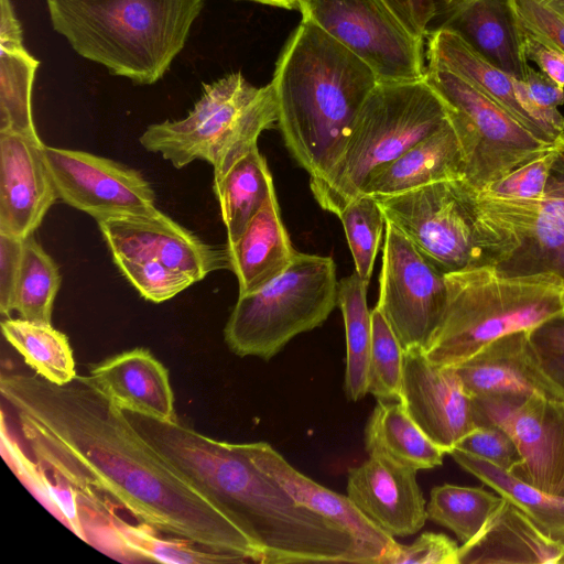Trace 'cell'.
<instances>
[{"label": "cell", "instance_id": "4dcf8cb0", "mask_svg": "<svg viewBox=\"0 0 564 564\" xmlns=\"http://www.w3.org/2000/svg\"><path fill=\"white\" fill-rule=\"evenodd\" d=\"M367 286L356 272L338 281V306L344 317L347 352L344 390L350 401H358L368 393L372 325Z\"/></svg>", "mask_w": 564, "mask_h": 564}, {"label": "cell", "instance_id": "3957f363", "mask_svg": "<svg viewBox=\"0 0 564 564\" xmlns=\"http://www.w3.org/2000/svg\"><path fill=\"white\" fill-rule=\"evenodd\" d=\"M378 83L361 59L302 19L276 62L271 85L284 145L310 180L333 166Z\"/></svg>", "mask_w": 564, "mask_h": 564}, {"label": "cell", "instance_id": "83f0119b", "mask_svg": "<svg viewBox=\"0 0 564 564\" xmlns=\"http://www.w3.org/2000/svg\"><path fill=\"white\" fill-rule=\"evenodd\" d=\"M365 448L369 456H383L416 471L441 466L446 454L414 422L402 401L377 400L365 427Z\"/></svg>", "mask_w": 564, "mask_h": 564}, {"label": "cell", "instance_id": "ee69618b", "mask_svg": "<svg viewBox=\"0 0 564 564\" xmlns=\"http://www.w3.org/2000/svg\"><path fill=\"white\" fill-rule=\"evenodd\" d=\"M459 564V546L444 533L424 532L411 544L401 545L387 564Z\"/></svg>", "mask_w": 564, "mask_h": 564}, {"label": "cell", "instance_id": "6da1fadb", "mask_svg": "<svg viewBox=\"0 0 564 564\" xmlns=\"http://www.w3.org/2000/svg\"><path fill=\"white\" fill-rule=\"evenodd\" d=\"M2 399L30 456L78 496L108 502L156 531L260 563L249 538L181 474L88 376L64 384L2 372Z\"/></svg>", "mask_w": 564, "mask_h": 564}, {"label": "cell", "instance_id": "7bdbcfd3", "mask_svg": "<svg viewBox=\"0 0 564 564\" xmlns=\"http://www.w3.org/2000/svg\"><path fill=\"white\" fill-rule=\"evenodd\" d=\"M455 448L484 458L508 471H511L521 459L511 435L497 425L476 427L463 437Z\"/></svg>", "mask_w": 564, "mask_h": 564}, {"label": "cell", "instance_id": "d590c367", "mask_svg": "<svg viewBox=\"0 0 564 564\" xmlns=\"http://www.w3.org/2000/svg\"><path fill=\"white\" fill-rule=\"evenodd\" d=\"M62 282L59 268L34 235L24 239L14 311L19 317L52 324L54 301Z\"/></svg>", "mask_w": 564, "mask_h": 564}, {"label": "cell", "instance_id": "e0dca14e", "mask_svg": "<svg viewBox=\"0 0 564 564\" xmlns=\"http://www.w3.org/2000/svg\"><path fill=\"white\" fill-rule=\"evenodd\" d=\"M42 140L0 132V234L25 239L42 224L58 194Z\"/></svg>", "mask_w": 564, "mask_h": 564}, {"label": "cell", "instance_id": "d4e9b609", "mask_svg": "<svg viewBox=\"0 0 564 564\" xmlns=\"http://www.w3.org/2000/svg\"><path fill=\"white\" fill-rule=\"evenodd\" d=\"M464 177V154L458 137L447 119L398 159L375 170L361 194L392 196L432 183Z\"/></svg>", "mask_w": 564, "mask_h": 564}, {"label": "cell", "instance_id": "8fae6325", "mask_svg": "<svg viewBox=\"0 0 564 564\" xmlns=\"http://www.w3.org/2000/svg\"><path fill=\"white\" fill-rule=\"evenodd\" d=\"M299 10L302 19L317 24L369 66L379 83L425 77L424 41L380 0H302Z\"/></svg>", "mask_w": 564, "mask_h": 564}, {"label": "cell", "instance_id": "5bb4252c", "mask_svg": "<svg viewBox=\"0 0 564 564\" xmlns=\"http://www.w3.org/2000/svg\"><path fill=\"white\" fill-rule=\"evenodd\" d=\"M58 198L98 220L156 210L155 193L137 170L80 150L44 145Z\"/></svg>", "mask_w": 564, "mask_h": 564}, {"label": "cell", "instance_id": "484cf974", "mask_svg": "<svg viewBox=\"0 0 564 564\" xmlns=\"http://www.w3.org/2000/svg\"><path fill=\"white\" fill-rule=\"evenodd\" d=\"M230 269L239 294L251 293L281 274L294 260V249L282 221L275 189L235 243H227Z\"/></svg>", "mask_w": 564, "mask_h": 564}, {"label": "cell", "instance_id": "cb8c5ba5", "mask_svg": "<svg viewBox=\"0 0 564 564\" xmlns=\"http://www.w3.org/2000/svg\"><path fill=\"white\" fill-rule=\"evenodd\" d=\"M440 14L444 19L436 28L457 32L498 67L525 79L530 64L508 0H455Z\"/></svg>", "mask_w": 564, "mask_h": 564}, {"label": "cell", "instance_id": "8992f818", "mask_svg": "<svg viewBox=\"0 0 564 564\" xmlns=\"http://www.w3.org/2000/svg\"><path fill=\"white\" fill-rule=\"evenodd\" d=\"M448 119L447 108L425 77L378 83L364 102L337 160L321 178L310 180L317 204L339 216L369 176L402 155Z\"/></svg>", "mask_w": 564, "mask_h": 564}, {"label": "cell", "instance_id": "7a4b0ae2", "mask_svg": "<svg viewBox=\"0 0 564 564\" xmlns=\"http://www.w3.org/2000/svg\"><path fill=\"white\" fill-rule=\"evenodd\" d=\"M134 427L257 546L262 564H376L349 532L295 500L253 462L247 443L215 440L176 415L126 412Z\"/></svg>", "mask_w": 564, "mask_h": 564}, {"label": "cell", "instance_id": "9a60e30c", "mask_svg": "<svg viewBox=\"0 0 564 564\" xmlns=\"http://www.w3.org/2000/svg\"><path fill=\"white\" fill-rule=\"evenodd\" d=\"M113 257L151 259L191 275L195 282L210 272L230 269L227 245H210L171 217L152 213L98 220Z\"/></svg>", "mask_w": 564, "mask_h": 564}, {"label": "cell", "instance_id": "1f68e13d", "mask_svg": "<svg viewBox=\"0 0 564 564\" xmlns=\"http://www.w3.org/2000/svg\"><path fill=\"white\" fill-rule=\"evenodd\" d=\"M1 329L7 341L39 376L56 384L77 376L68 338L52 324L8 317L2 319Z\"/></svg>", "mask_w": 564, "mask_h": 564}, {"label": "cell", "instance_id": "603a6c76", "mask_svg": "<svg viewBox=\"0 0 564 564\" xmlns=\"http://www.w3.org/2000/svg\"><path fill=\"white\" fill-rule=\"evenodd\" d=\"M564 562V541L544 534L503 498L478 534L459 546V564H555Z\"/></svg>", "mask_w": 564, "mask_h": 564}, {"label": "cell", "instance_id": "7c38bea8", "mask_svg": "<svg viewBox=\"0 0 564 564\" xmlns=\"http://www.w3.org/2000/svg\"><path fill=\"white\" fill-rule=\"evenodd\" d=\"M447 305L445 273L386 221L377 306L404 350L426 351Z\"/></svg>", "mask_w": 564, "mask_h": 564}, {"label": "cell", "instance_id": "b9f144b4", "mask_svg": "<svg viewBox=\"0 0 564 564\" xmlns=\"http://www.w3.org/2000/svg\"><path fill=\"white\" fill-rule=\"evenodd\" d=\"M521 34L564 54V18L535 0H508Z\"/></svg>", "mask_w": 564, "mask_h": 564}, {"label": "cell", "instance_id": "2e32d148", "mask_svg": "<svg viewBox=\"0 0 564 564\" xmlns=\"http://www.w3.org/2000/svg\"><path fill=\"white\" fill-rule=\"evenodd\" d=\"M401 401L414 422L446 454L477 427L473 398L454 366L432 362L424 350H404Z\"/></svg>", "mask_w": 564, "mask_h": 564}, {"label": "cell", "instance_id": "8d00e7d4", "mask_svg": "<svg viewBox=\"0 0 564 564\" xmlns=\"http://www.w3.org/2000/svg\"><path fill=\"white\" fill-rule=\"evenodd\" d=\"M371 325L368 393L377 400L401 401L404 349L378 307L371 311Z\"/></svg>", "mask_w": 564, "mask_h": 564}, {"label": "cell", "instance_id": "5b68a950", "mask_svg": "<svg viewBox=\"0 0 564 564\" xmlns=\"http://www.w3.org/2000/svg\"><path fill=\"white\" fill-rule=\"evenodd\" d=\"M445 282L446 311L425 351L440 366H455L497 338L563 311V283L549 273L510 276L484 265L445 273Z\"/></svg>", "mask_w": 564, "mask_h": 564}, {"label": "cell", "instance_id": "f546056e", "mask_svg": "<svg viewBox=\"0 0 564 564\" xmlns=\"http://www.w3.org/2000/svg\"><path fill=\"white\" fill-rule=\"evenodd\" d=\"M454 460L520 509L544 534L564 541V497L547 494L497 465L454 448Z\"/></svg>", "mask_w": 564, "mask_h": 564}, {"label": "cell", "instance_id": "f35d334b", "mask_svg": "<svg viewBox=\"0 0 564 564\" xmlns=\"http://www.w3.org/2000/svg\"><path fill=\"white\" fill-rule=\"evenodd\" d=\"M112 260L140 295L154 303L167 301L196 283L187 273L156 260L120 257Z\"/></svg>", "mask_w": 564, "mask_h": 564}, {"label": "cell", "instance_id": "816d5d0a", "mask_svg": "<svg viewBox=\"0 0 564 564\" xmlns=\"http://www.w3.org/2000/svg\"><path fill=\"white\" fill-rule=\"evenodd\" d=\"M561 301H562V306H563V310H564V288H563V291H562V294H561Z\"/></svg>", "mask_w": 564, "mask_h": 564}, {"label": "cell", "instance_id": "52a82bcc", "mask_svg": "<svg viewBox=\"0 0 564 564\" xmlns=\"http://www.w3.org/2000/svg\"><path fill=\"white\" fill-rule=\"evenodd\" d=\"M276 121L271 83L258 87L241 73H231L205 84L185 118L152 123L139 141L147 151L161 154L175 169L202 160L214 167V177H218L257 147L260 134Z\"/></svg>", "mask_w": 564, "mask_h": 564}, {"label": "cell", "instance_id": "681fc988", "mask_svg": "<svg viewBox=\"0 0 564 564\" xmlns=\"http://www.w3.org/2000/svg\"><path fill=\"white\" fill-rule=\"evenodd\" d=\"M538 3L553 10L564 18V0H535Z\"/></svg>", "mask_w": 564, "mask_h": 564}, {"label": "cell", "instance_id": "ba28073f", "mask_svg": "<svg viewBox=\"0 0 564 564\" xmlns=\"http://www.w3.org/2000/svg\"><path fill=\"white\" fill-rule=\"evenodd\" d=\"M336 305L338 280L333 258L297 251L276 278L238 295L224 339L239 357L270 360L292 338L323 325Z\"/></svg>", "mask_w": 564, "mask_h": 564}, {"label": "cell", "instance_id": "60d3db41", "mask_svg": "<svg viewBox=\"0 0 564 564\" xmlns=\"http://www.w3.org/2000/svg\"><path fill=\"white\" fill-rule=\"evenodd\" d=\"M545 376L564 392V310L528 330Z\"/></svg>", "mask_w": 564, "mask_h": 564}, {"label": "cell", "instance_id": "f907efd6", "mask_svg": "<svg viewBox=\"0 0 564 564\" xmlns=\"http://www.w3.org/2000/svg\"><path fill=\"white\" fill-rule=\"evenodd\" d=\"M555 495L564 497V479L561 481Z\"/></svg>", "mask_w": 564, "mask_h": 564}, {"label": "cell", "instance_id": "e575fe53", "mask_svg": "<svg viewBox=\"0 0 564 564\" xmlns=\"http://www.w3.org/2000/svg\"><path fill=\"white\" fill-rule=\"evenodd\" d=\"M1 425L2 453L7 463L43 506L85 541L77 492L58 476L30 458L6 432L3 422Z\"/></svg>", "mask_w": 564, "mask_h": 564}, {"label": "cell", "instance_id": "277c9868", "mask_svg": "<svg viewBox=\"0 0 564 564\" xmlns=\"http://www.w3.org/2000/svg\"><path fill=\"white\" fill-rule=\"evenodd\" d=\"M73 50L140 85L163 77L184 48L204 0H46Z\"/></svg>", "mask_w": 564, "mask_h": 564}, {"label": "cell", "instance_id": "7dc6e473", "mask_svg": "<svg viewBox=\"0 0 564 564\" xmlns=\"http://www.w3.org/2000/svg\"><path fill=\"white\" fill-rule=\"evenodd\" d=\"M522 36L524 55L528 62H534L541 73L557 86L564 88V54L532 36L524 34Z\"/></svg>", "mask_w": 564, "mask_h": 564}, {"label": "cell", "instance_id": "74e56055", "mask_svg": "<svg viewBox=\"0 0 564 564\" xmlns=\"http://www.w3.org/2000/svg\"><path fill=\"white\" fill-rule=\"evenodd\" d=\"M338 217L354 258L356 273L368 284L386 227L384 215L373 196L361 194Z\"/></svg>", "mask_w": 564, "mask_h": 564}, {"label": "cell", "instance_id": "ac0fdd59", "mask_svg": "<svg viewBox=\"0 0 564 564\" xmlns=\"http://www.w3.org/2000/svg\"><path fill=\"white\" fill-rule=\"evenodd\" d=\"M416 473L383 456L370 455L349 470L347 496L387 534L412 535L427 520L426 500Z\"/></svg>", "mask_w": 564, "mask_h": 564}, {"label": "cell", "instance_id": "f6af8a7d", "mask_svg": "<svg viewBox=\"0 0 564 564\" xmlns=\"http://www.w3.org/2000/svg\"><path fill=\"white\" fill-rule=\"evenodd\" d=\"M455 0H380L415 37L425 40L432 21Z\"/></svg>", "mask_w": 564, "mask_h": 564}, {"label": "cell", "instance_id": "c3c4849f", "mask_svg": "<svg viewBox=\"0 0 564 564\" xmlns=\"http://www.w3.org/2000/svg\"><path fill=\"white\" fill-rule=\"evenodd\" d=\"M256 2H260L268 6H274L285 9H299V0H251Z\"/></svg>", "mask_w": 564, "mask_h": 564}, {"label": "cell", "instance_id": "9c48e42d", "mask_svg": "<svg viewBox=\"0 0 564 564\" xmlns=\"http://www.w3.org/2000/svg\"><path fill=\"white\" fill-rule=\"evenodd\" d=\"M375 198L386 221L442 272L498 263V243L480 214L477 189L464 178Z\"/></svg>", "mask_w": 564, "mask_h": 564}, {"label": "cell", "instance_id": "d6986e66", "mask_svg": "<svg viewBox=\"0 0 564 564\" xmlns=\"http://www.w3.org/2000/svg\"><path fill=\"white\" fill-rule=\"evenodd\" d=\"M454 368L471 398L539 395L564 402V392L543 372L528 330L497 338Z\"/></svg>", "mask_w": 564, "mask_h": 564}, {"label": "cell", "instance_id": "4fadbf2b", "mask_svg": "<svg viewBox=\"0 0 564 564\" xmlns=\"http://www.w3.org/2000/svg\"><path fill=\"white\" fill-rule=\"evenodd\" d=\"M476 426L497 425L513 438L517 478L555 495L564 479V402L539 395L473 398Z\"/></svg>", "mask_w": 564, "mask_h": 564}, {"label": "cell", "instance_id": "ab89813d", "mask_svg": "<svg viewBox=\"0 0 564 564\" xmlns=\"http://www.w3.org/2000/svg\"><path fill=\"white\" fill-rule=\"evenodd\" d=\"M553 158L551 143L481 192L506 199L539 200L543 196Z\"/></svg>", "mask_w": 564, "mask_h": 564}, {"label": "cell", "instance_id": "44dd1931", "mask_svg": "<svg viewBox=\"0 0 564 564\" xmlns=\"http://www.w3.org/2000/svg\"><path fill=\"white\" fill-rule=\"evenodd\" d=\"M94 386L124 412L167 421L175 416L167 369L148 349L133 348L91 367Z\"/></svg>", "mask_w": 564, "mask_h": 564}, {"label": "cell", "instance_id": "ffe728a7", "mask_svg": "<svg viewBox=\"0 0 564 564\" xmlns=\"http://www.w3.org/2000/svg\"><path fill=\"white\" fill-rule=\"evenodd\" d=\"M253 462L295 500L354 535L376 558L387 564L399 543L371 522L348 496L337 494L293 467L267 442L247 443Z\"/></svg>", "mask_w": 564, "mask_h": 564}, {"label": "cell", "instance_id": "f1b7e54d", "mask_svg": "<svg viewBox=\"0 0 564 564\" xmlns=\"http://www.w3.org/2000/svg\"><path fill=\"white\" fill-rule=\"evenodd\" d=\"M272 191V175L258 145L241 155L224 175L214 177L227 243H235L241 237Z\"/></svg>", "mask_w": 564, "mask_h": 564}, {"label": "cell", "instance_id": "f5cc1de1", "mask_svg": "<svg viewBox=\"0 0 564 564\" xmlns=\"http://www.w3.org/2000/svg\"><path fill=\"white\" fill-rule=\"evenodd\" d=\"M301 1H302V0H299V4H300V2H301Z\"/></svg>", "mask_w": 564, "mask_h": 564}, {"label": "cell", "instance_id": "836d02e7", "mask_svg": "<svg viewBox=\"0 0 564 564\" xmlns=\"http://www.w3.org/2000/svg\"><path fill=\"white\" fill-rule=\"evenodd\" d=\"M503 498L482 487L444 484L432 488L427 519L451 530L462 543L473 540Z\"/></svg>", "mask_w": 564, "mask_h": 564}, {"label": "cell", "instance_id": "bcb514c9", "mask_svg": "<svg viewBox=\"0 0 564 564\" xmlns=\"http://www.w3.org/2000/svg\"><path fill=\"white\" fill-rule=\"evenodd\" d=\"M24 239L0 234V313L4 318L14 311Z\"/></svg>", "mask_w": 564, "mask_h": 564}, {"label": "cell", "instance_id": "4316f807", "mask_svg": "<svg viewBox=\"0 0 564 564\" xmlns=\"http://www.w3.org/2000/svg\"><path fill=\"white\" fill-rule=\"evenodd\" d=\"M425 39H427V67L445 69L460 76L509 112L538 139L545 143H553L519 104L514 88L517 77L490 62L451 29H433Z\"/></svg>", "mask_w": 564, "mask_h": 564}, {"label": "cell", "instance_id": "7402d4cb", "mask_svg": "<svg viewBox=\"0 0 564 564\" xmlns=\"http://www.w3.org/2000/svg\"><path fill=\"white\" fill-rule=\"evenodd\" d=\"M554 158L533 220L516 249L495 268L505 275L549 273L564 286V133L554 142Z\"/></svg>", "mask_w": 564, "mask_h": 564}, {"label": "cell", "instance_id": "d6a6232c", "mask_svg": "<svg viewBox=\"0 0 564 564\" xmlns=\"http://www.w3.org/2000/svg\"><path fill=\"white\" fill-rule=\"evenodd\" d=\"M39 61L23 46L0 47V132L41 140L32 115V86Z\"/></svg>", "mask_w": 564, "mask_h": 564}, {"label": "cell", "instance_id": "30bf717a", "mask_svg": "<svg viewBox=\"0 0 564 564\" xmlns=\"http://www.w3.org/2000/svg\"><path fill=\"white\" fill-rule=\"evenodd\" d=\"M425 79L446 105L464 154V180L476 189L482 191L551 144L460 76L426 67Z\"/></svg>", "mask_w": 564, "mask_h": 564}]
</instances>
